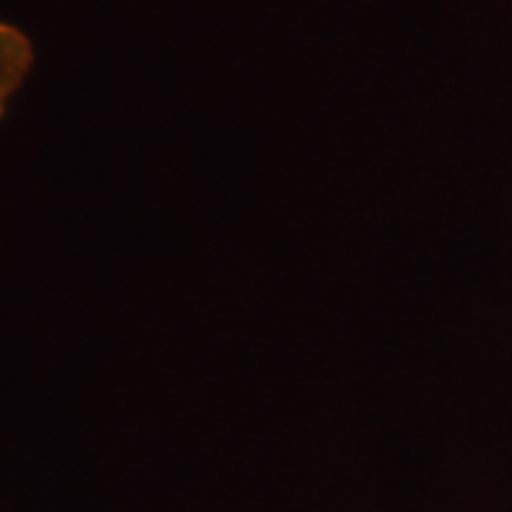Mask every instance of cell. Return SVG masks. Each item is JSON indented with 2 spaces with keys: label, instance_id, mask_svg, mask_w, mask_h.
Wrapping results in <instances>:
<instances>
[{
  "label": "cell",
  "instance_id": "cell-1",
  "mask_svg": "<svg viewBox=\"0 0 512 512\" xmlns=\"http://www.w3.org/2000/svg\"><path fill=\"white\" fill-rule=\"evenodd\" d=\"M35 69V43L15 23L0 18V120Z\"/></svg>",
  "mask_w": 512,
  "mask_h": 512
}]
</instances>
